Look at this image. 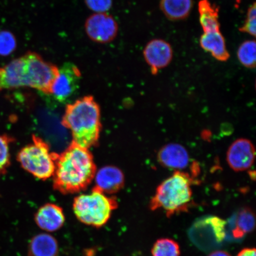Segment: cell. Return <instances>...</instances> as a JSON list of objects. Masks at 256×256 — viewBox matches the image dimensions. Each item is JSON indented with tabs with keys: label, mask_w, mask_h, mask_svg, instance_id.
<instances>
[{
	"label": "cell",
	"mask_w": 256,
	"mask_h": 256,
	"mask_svg": "<svg viewBox=\"0 0 256 256\" xmlns=\"http://www.w3.org/2000/svg\"><path fill=\"white\" fill-rule=\"evenodd\" d=\"M200 44L202 49L210 53L218 62H226L230 59L225 38L220 30L203 33Z\"/></svg>",
	"instance_id": "9a60e30c"
},
{
	"label": "cell",
	"mask_w": 256,
	"mask_h": 256,
	"mask_svg": "<svg viewBox=\"0 0 256 256\" xmlns=\"http://www.w3.org/2000/svg\"><path fill=\"white\" fill-rule=\"evenodd\" d=\"M238 256H256L254 248H246L239 252Z\"/></svg>",
	"instance_id": "484cf974"
},
{
	"label": "cell",
	"mask_w": 256,
	"mask_h": 256,
	"mask_svg": "<svg viewBox=\"0 0 256 256\" xmlns=\"http://www.w3.org/2000/svg\"><path fill=\"white\" fill-rule=\"evenodd\" d=\"M59 68L39 54L28 52L0 68V92L30 88L49 95Z\"/></svg>",
	"instance_id": "6da1fadb"
},
{
	"label": "cell",
	"mask_w": 256,
	"mask_h": 256,
	"mask_svg": "<svg viewBox=\"0 0 256 256\" xmlns=\"http://www.w3.org/2000/svg\"><path fill=\"white\" fill-rule=\"evenodd\" d=\"M144 60L156 75L159 70L166 68L174 58V50L168 42L154 39L146 44L143 50Z\"/></svg>",
	"instance_id": "30bf717a"
},
{
	"label": "cell",
	"mask_w": 256,
	"mask_h": 256,
	"mask_svg": "<svg viewBox=\"0 0 256 256\" xmlns=\"http://www.w3.org/2000/svg\"><path fill=\"white\" fill-rule=\"evenodd\" d=\"M100 108L92 96L66 105L62 124L72 133V142L89 149L97 145L102 130Z\"/></svg>",
	"instance_id": "3957f363"
},
{
	"label": "cell",
	"mask_w": 256,
	"mask_h": 256,
	"mask_svg": "<svg viewBox=\"0 0 256 256\" xmlns=\"http://www.w3.org/2000/svg\"><path fill=\"white\" fill-rule=\"evenodd\" d=\"M238 58L242 65L249 69L254 68L256 64V43L255 40L243 42L239 46Z\"/></svg>",
	"instance_id": "ffe728a7"
},
{
	"label": "cell",
	"mask_w": 256,
	"mask_h": 256,
	"mask_svg": "<svg viewBox=\"0 0 256 256\" xmlns=\"http://www.w3.org/2000/svg\"><path fill=\"white\" fill-rule=\"evenodd\" d=\"M94 188L104 194H114L124 186V176L121 170L114 166H106L95 175Z\"/></svg>",
	"instance_id": "5bb4252c"
},
{
	"label": "cell",
	"mask_w": 256,
	"mask_h": 256,
	"mask_svg": "<svg viewBox=\"0 0 256 256\" xmlns=\"http://www.w3.org/2000/svg\"><path fill=\"white\" fill-rule=\"evenodd\" d=\"M86 6L96 14L106 12L113 6V0H84Z\"/></svg>",
	"instance_id": "d4e9b609"
},
{
	"label": "cell",
	"mask_w": 256,
	"mask_h": 256,
	"mask_svg": "<svg viewBox=\"0 0 256 256\" xmlns=\"http://www.w3.org/2000/svg\"><path fill=\"white\" fill-rule=\"evenodd\" d=\"M81 78V72L74 64H64L59 68L49 95L60 103H66L78 90Z\"/></svg>",
	"instance_id": "52a82bcc"
},
{
	"label": "cell",
	"mask_w": 256,
	"mask_h": 256,
	"mask_svg": "<svg viewBox=\"0 0 256 256\" xmlns=\"http://www.w3.org/2000/svg\"><path fill=\"white\" fill-rule=\"evenodd\" d=\"M118 30L117 22L106 12L89 16L85 23L86 34L92 41L98 44L111 42L116 38Z\"/></svg>",
	"instance_id": "9c48e42d"
},
{
	"label": "cell",
	"mask_w": 256,
	"mask_h": 256,
	"mask_svg": "<svg viewBox=\"0 0 256 256\" xmlns=\"http://www.w3.org/2000/svg\"><path fill=\"white\" fill-rule=\"evenodd\" d=\"M159 6L160 10L169 20L182 21L190 16L194 0H160Z\"/></svg>",
	"instance_id": "2e32d148"
},
{
	"label": "cell",
	"mask_w": 256,
	"mask_h": 256,
	"mask_svg": "<svg viewBox=\"0 0 256 256\" xmlns=\"http://www.w3.org/2000/svg\"><path fill=\"white\" fill-rule=\"evenodd\" d=\"M239 31L255 38L256 34V5L254 2L248 10L244 24L239 28Z\"/></svg>",
	"instance_id": "cb8c5ba5"
},
{
	"label": "cell",
	"mask_w": 256,
	"mask_h": 256,
	"mask_svg": "<svg viewBox=\"0 0 256 256\" xmlns=\"http://www.w3.org/2000/svg\"><path fill=\"white\" fill-rule=\"evenodd\" d=\"M96 174L92 152L72 142L65 151L58 154L53 175L54 188L64 194L79 193L92 184Z\"/></svg>",
	"instance_id": "7a4b0ae2"
},
{
	"label": "cell",
	"mask_w": 256,
	"mask_h": 256,
	"mask_svg": "<svg viewBox=\"0 0 256 256\" xmlns=\"http://www.w3.org/2000/svg\"><path fill=\"white\" fill-rule=\"evenodd\" d=\"M58 154L50 152L48 144L34 135L32 143L18 152L17 160L22 168L35 178L46 180L52 177Z\"/></svg>",
	"instance_id": "8992f818"
},
{
	"label": "cell",
	"mask_w": 256,
	"mask_h": 256,
	"mask_svg": "<svg viewBox=\"0 0 256 256\" xmlns=\"http://www.w3.org/2000/svg\"><path fill=\"white\" fill-rule=\"evenodd\" d=\"M58 254L56 240L46 233L34 236L28 244V256H58Z\"/></svg>",
	"instance_id": "ac0fdd59"
},
{
	"label": "cell",
	"mask_w": 256,
	"mask_h": 256,
	"mask_svg": "<svg viewBox=\"0 0 256 256\" xmlns=\"http://www.w3.org/2000/svg\"><path fill=\"white\" fill-rule=\"evenodd\" d=\"M255 153L254 146L250 140L240 138L230 146L226 154V161L232 170L244 172L254 165Z\"/></svg>",
	"instance_id": "8fae6325"
},
{
	"label": "cell",
	"mask_w": 256,
	"mask_h": 256,
	"mask_svg": "<svg viewBox=\"0 0 256 256\" xmlns=\"http://www.w3.org/2000/svg\"><path fill=\"white\" fill-rule=\"evenodd\" d=\"M226 224L225 220L218 216L204 217L194 224L191 236L200 246L220 245L226 238Z\"/></svg>",
	"instance_id": "ba28073f"
},
{
	"label": "cell",
	"mask_w": 256,
	"mask_h": 256,
	"mask_svg": "<svg viewBox=\"0 0 256 256\" xmlns=\"http://www.w3.org/2000/svg\"><path fill=\"white\" fill-rule=\"evenodd\" d=\"M65 220L62 208L51 203L41 206L34 216L37 226L46 232H54L62 228Z\"/></svg>",
	"instance_id": "4fadbf2b"
},
{
	"label": "cell",
	"mask_w": 256,
	"mask_h": 256,
	"mask_svg": "<svg viewBox=\"0 0 256 256\" xmlns=\"http://www.w3.org/2000/svg\"><path fill=\"white\" fill-rule=\"evenodd\" d=\"M254 228L255 216L250 208H242L234 216L231 230L233 238H242L246 234L254 231Z\"/></svg>",
	"instance_id": "d6986e66"
},
{
	"label": "cell",
	"mask_w": 256,
	"mask_h": 256,
	"mask_svg": "<svg viewBox=\"0 0 256 256\" xmlns=\"http://www.w3.org/2000/svg\"><path fill=\"white\" fill-rule=\"evenodd\" d=\"M14 142V138L6 134L0 136V176L5 174L10 166V146Z\"/></svg>",
	"instance_id": "7402d4cb"
},
{
	"label": "cell",
	"mask_w": 256,
	"mask_h": 256,
	"mask_svg": "<svg viewBox=\"0 0 256 256\" xmlns=\"http://www.w3.org/2000/svg\"><path fill=\"white\" fill-rule=\"evenodd\" d=\"M118 204L116 198L110 197L94 188L91 193L75 198L73 210L80 222L100 228L108 222Z\"/></svg>",
	"instance_id": "5b68a950"
},
{
	"label": "cell",
	"mask_w": 256,
	"mask_h": 256,
	"mask_svg": "<svg viewBox=\"0 0 256 256\" xmlns=\"http://www.w3.org/2000/svg\"><path fill=\"white\" fill-rule=\"evenodd\" d=\"M200 23L204 33L220 30V7L210 0H200L198 4Z\"/></svg>",
	"instance_id": "e0dca14e"
},
{
	"label": "cell",
	"mask_w": 256,
	"mask_h": 256,
	"mask_svg": "<svg viewBox=\"0 0 256 256\" xmlns=\"http://www.w3.org/2000/svg\"><path fill=\"white\" fill-rule=\"evenodd\" d=\"M17 48V40L14 35L8 30L0 31V56L10 55Z\"/></svg>",
	"instance_id": "603a6c76"
},
{
	"label": "cell",
	"mask_w": 256,
	"mask_h": 256,
	"mask_svg": "<svg viewBox=\"0 0 256 256\" xmlns=\"http://www.w3.org/2000/svg\"><path fill=\"white\" fill-rule=\"evenodd\" d=\"M208 256H232L228 252L222 250H217L211 252Z\"/></svg>",
	"instance_id": "4316f807"
},
{
	"label": "cell",
	"mask_w": 256,
	"mask_h": 256,
	"mask_svg": "<svg viewBox=\"0 0 256 256\" xmlns=\"http://www.w3.org/2000/svg\"><path fill=\"white\" fill-rule=\"evenodd\" d=\"M152 256H180V250L178 243L169 238H161L154 244Z\"/></svg>",
	"instance_id": "44dd1931"
},
{
	"label": "cell",
	"mask_w": 256,
	"mask_h": 256,
	"mask_svg": "<svg viewBox=\"0 0 256 256\" xmlns=\"http://www.w3.org/2000/svg\"><path fill=\"white\" fill-rule=\"evenodd\" d=\"M158 159L163 167L177 171L188 167L190 155L187 150L180 144L169 143L159 150Z\"/></svg>",
	"instance_id": "7c38bea8"
},
{
	"label": "cell",
	"mask_w": 256,
	"mask_h": 256,
	"mask_svg": "<svg viewBox=\"0 0 256 256\" xmlns=\"http://www.w3.org/2000/svg\"><path fill=\"white\" fill-rule=\"evenodd\" d=\"M192 178L186 172L176 171L156 188L150 202L152 210L164 211L166 216L186 212L190 206L192 198Z\"/></svg>",
	"instance_id": "277c9868"
}]
</instances>
